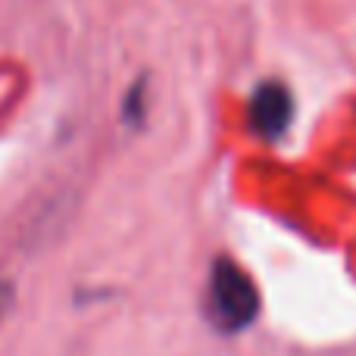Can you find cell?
<instances>
[{"instance_id": "obj_1", "label": "cell", "mask_w": 356, "mask_h": 356, "mask_svg": "<svg viewBox=\"0 0 356 356\" xmlns=\"http://www.w3.org/2000/svg\"><path fill=\"white\" fill-rule=\"evenodd\" d=\"M207 313L213 319V325L225 334H238L257 322L259 291L253 284V278L232 257H219L209 269Z\"/></svg>"}, {"instance_id": "obj_2", "label": "cell", "mask_w": 356, "mask_h": 356, "mask_svg": "<svg viewBox=\"0 0 356 356\" xmlns=\"http://www.w3.org/2000/svg\"><path fill=\"white\" fill-rule=\"evenodd\" d=\"M291 119H294V94L288 91V85L275 79L259 81L247 106V122L253 135L263 141H278L291 129Z\"/></svg>"}, {"instance_id": "obj_3", "label": "cell", "mask_w": 356, "mask_h": 356, "mask_svg": "<svg viewBox=\"0 0 356 356\" xmlns=\"http://www.w3.org/2000/svg\"><path fill=\"white\" fill-rule=\"evenodd\" d=\"M144 79H138L135 85L129 88V94H125V122L129 125H141L144 122V106H147V100H144Z\"/></svg>"}, {"instance_id": "obj_4", "label": "cell", "mask_w": 356, "mask_h": 356, "mask_svg": "<svg viewBox=\"0 0 356 356\" xmlns=\"http://www.w3.org/2000/svg\"><path fill=\"white\" fill-rule=\"evenodd\" d=\"M10 300H13V291L6 282H0V319L6 316V309H10Z\"/></svg>"}]
</instances>
